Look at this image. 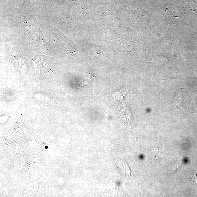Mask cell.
<instances>
[{
  "instance_id": "cell-1",
  "label": "cell",
  "mask_w": 197,
  "mask_h": 197,
  "mask_svg": "<svg viewBox=\"0 0 197 197\" xmlns=\"http://www.w3.org/2000/svg\"><path fill=\"white\" fill-rule=\"evenodd\" d=\"M182 98H183V94L181 92L179 91L176 94L175 98H174V104H175L176 106L178 108L181 103Z\"/></svg>"
},
{
  "instance_id": "cell-2",
  "label": "cell",
  "mask_w": 197,
  "mask_h": 197,
  "mask_svg": "<svg viewBox=\"0 0 197 197\" xmlns=\"http://www.w3.org/2000/svg\"><path fill=\"white\" fill-rule=\"evenodd\" d=\"M191 181L195 184H197V172L192 176Z\"/></svg>"
}]
</instances>
